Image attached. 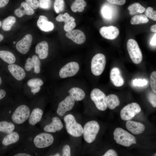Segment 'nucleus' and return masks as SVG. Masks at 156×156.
<instances>
[{
    "label": "nucleus",
    "instance_id": "27",
    "mask_svg": "<svg viewBox=\"0 0 156 156\" xmlns=\"http://www.w3.org/2000/svg\"><path fill=\"white\" fill-rule=\"evenodd\" d=\"M105 102L107 107L111 109L115 108L120 103L118 97L114 94H110L106 96Z\"/></svg>",
    "mask_w": 156,
    "mask_h": 156
},
{
    "label": "nucleus",
    "instance_id": "31",
    "mask_svg": "<svg viewBox=\"0 0 156 156\" xmlns=\"http://www.w3.org/2000/svg\"><path fill=\"white\" fill-rule=\"evenodd\" d=\"M86 2L84 0H75L71 6L72 10L74 12L77 11L82 12L86 5Z\"/></svg>",
    "mask_w": 156,
    "mask_h": 156
},
{
    "label": "nucleus",
    "instance_id": "56",
    "mask_svg": "<svg viewBox=\"0 0 156 156\" xmlns=\"http://www.w3.org/2000/svg\"><path fill=\"white\" fill-rule=\"evenodd\" d=\"M60 154L58 153H56L55 155V156H60Z\"/></svg>",
    "mask_w": 156,
    "mask_h": 156
},
{
    "label": "nucleus",
    "instance_id": "35",
    "mask_svg": "<svg viewBox=\"0 0 156 156\" xmlns=\"http://www.w3.org/2000/svg\"><path fill=\"white\" fill-rule=\"evenodd\" d=\"M56 18L57 21L60 22H64V23L70 21H75L74 18L70 16V15L67 12L64 14H59L56 17Z\"/></svg>",
    "mask_w": 156,
    "mask_h": 156
},
{
    "label": "nucleus",
    "instance_id": "50",
    "mask_svg": "<svg viewBox=\"0 0 156 156\" xmlns=\"http://www.w3.org/2000/svg\"><path fill=\"white\" fill-rule=\"evenodd\" d=\"M6 92L3 90L0 89V100L3 99L6 95Z\"/></svg>",
    "mask_w": 156,
    "mask_h": 156
},
{
    "label": "nucleus",
    "instance_id": "17",
    "mask_svg": "<svg viewBox=\"0 0 156 156\" xmlns=\"http://www.w3.org/2000/svg\"><path fill=\"white\" fill-rule=\"evenodd\" d=\"M110 77L112 82L116 87L121 86L124 83V79L121 75L120 69L118 68L114 67L111 69Z\"/></svg>",
    "mask_w": 156,
    "mask_h": 156
},
{
    "label": "nucleus",
    "instance_id": "28",
    "mask_svg": "<svg viewBox=\"0 0 156 156\" xmlns=\"http://www.w3.org/2000/svg\"><path fill=\"white\" fill-rule=\"evenodd\" d=\"M16 22V18L15 17L10 16L7 17L2 22V29L5 31H10Z\"/></svg>",
    "mask_w": 156,
    "mask_h": 156
},
{
    "label": "nucleus",
    "instance_id": "53",
    "mask_svg": "<svg viewBox=\"0 0 156 156\" xmlns=\"http://www.w3.org/2000/svg\"><path fill=\"white\" fill-rule=\"evenodd\" d=\"M4 38V36L3 34L0 33V42L3 41Z\"/></svg>",
    "mask_w": 156,
    "mask_h": 156
},
{
    "label": "nucleus",
    "instance_id": "5",
    "mask_svg": "<svg viewBox=\"0 0 156 156\" xmlns=\"http://www.w3.org/2000/svg\"><path fill=\"white\" fill-rule=\"evenodd\" d=\"M30 112V109L27 105H21L16 108L12 114V120L16 124H21L28 119Z\"/></svg>",
    "mask_w": 156,
    "mask_h": 156
},
{
    "label": "nucleus",
    "instance_id": "25",
    "mask_svg": "<svg viewBox=\"0 0 156 156\" xmlns=\"http://www.w3.org/2000/svg\"><path fill=\"white\" fill-rule=\"evenodd\" d=\"M0 58L9 64H14L16 61L14 55L11 52L5 50H0Z\"/></svg>",
    "mask_w": 156,
    "mask_h": 156
},
{
    "label": "nucleus",
    "instance_id": "8",
    "mask_svg": "<svg viewBox=\"0 0 156 156\" xmlns=\"http://www.w3.org/2000/svg\"><path fill=\"white\" fill-rule=\"evenodd\" d=\"M91 100L99 110L104 111L107 108L105 102L106 95L101 90L97 88L93 89L90 94Z\"/></svg>",
    "mask_w": 156,
    "mask_h": 156
},
{
    "label": "nucleus",
    "instance_id": "18",
    "mask_svg": "<svg viewBox=\"0 0 156 156\" xmlns=\"http://www.w3.org/2000/svg\"><path fill=\"white\" fill-rule=\"evenodd\" d=\"M37 25L41 30L44 32L51 31L54 27L53 23L49 21L47 18L44 15L39 16L37 22Z\"/></svg>",
    "mask_w": 156,
    "mask_h": 156
},
{
    "label": "nucleus",
    "instance_id": "55",
    "mask_svg": "<svg viewBox=\"0 0 156 156\" xmlns=\"http://www.w3.org/2000/svg\"><path fill=\"white\" fill-rule=\"evenodd\" d=\"M2 21H1L0 20V28L1 27L2 25Z\"/></svg>",
    "mask_w": 156,
    "mask_h": 156
},
{
    "label": "nucleus",
    "instance_id": "12",
    "mask_svg": "<svg viewBox=\"0 0 156 156\" xmlns=\"http://www.w3.org/2000/svg\"><path fill=\"white\" fill-rule=\"evenodd\" d=\"M75 103V100L71 96H67L59 103L57 109V113L59 115L63 116L66 112L72 109Z\"/></svg>",
    "mask_w": 156,
    "mask_h": 156
},
{
    "label": "nucleus",
    "instance_id": "42",
    "mask_svg": "<svg viewBox=\"0 0 156 156\" xmlns=\"http://www.w3.org/2000/svg\"><path fill=\"white\" fill-rule=\"evenodd\" d=\"M133 83L135 86L143 87L147 84L148 81L145 79H135L133 81Z\"/></svg>",
    "mask_w": 156,
    "mask_h": 156
},
{
    "label": "nucleus",
    "instance_id": "11",
    "mask_svg": "<svg viewBox=\"0 0 156 156\" xmlns=\"http://www.w3.org/2000/svg\"><path fill=\"white\" fill-rule=\"evenodd\" d=\"M32 40L33 37L31 34H26L16 43V48L17 50L22 54H27L30 49Z\"/></svg>",
    "mask_w": 156,
    "mask_h": 156
},
{
    "label": "nucleus",
    "instance_id": "36",
    "mask_svg": "<svg viewBox=\"0 0 156 156\" xmlns=\"http://www.w3.org/2000/svg\"><path fill=\"white\" fill-rule=\"evenodd\" d=\"M145 15L148 18L155 21H156V11L153 10L152 8L148 7L146 9Z\"/></svg>",
    "mask_w": 156,
    "mask_h": 156
},
{
    "label": "nucleus",
    "instance_id": "40",
    "mask_svg": "<svg viewBox=\"0 0 156 156\" xmlns=\"http://www.w3.org/2000/svg\"><path fill=\"white\" fill-rule=\"evenodd\" d=\"M25 70L27 72L30 71L34 68V64L31 58H28L25 62L24 66Z\"/></svg>",
    "mask_w": 156,
    "mask_h": 156
},
{
    "label": "nucleus",
    "instance_id": "38",
    "mask_svg": "<svg viewBox=\"0 0 156 156\" xmlns=\"http://www.w3.org/2000/svg\"><path fill=\"white\" fill-rule=\"evenodd\" d=\"M39 7L44 9H49L51 6V0H39Z\"/></svg>",
    "mask_w": 156,
    "mask_h": 156
},
{
    "label": "nucleus",
    "instance_id": "41",
    "mask_svg": "<svg viewBox=\"0 0 156 156\" xmlns=\"http://www.w3.org/2000/svg\"><path fill=\"white\" fill-rule=\"evenodd\" d=\"M148 99L150 103L154 107H156V95L154 92H149L148 94Z\"/></svg>",
    "mask_w": 156,
    "mask_h": 156
},
{
    "label": "nucleus",
    "instance_id": "34",
    "mask_svg": "<svg viewBox=\"0 0 156 156\" xmlns=\"http://www.w3.org/2000/svg\"><path fill=\"white\" fill-rule=\"evenodd\" d=\"M34 64V72L36 74H39L40 71L41 62L38 56L36 55H34L32 57Z\"/></svg>",
    "mask_w": 156,
    "mask_h": 156
},
{
    "label": "nucleus",
    "instance_id": "24",
    "mask_svg": "<svg viewBox=\"0 0 156 156\" xmlns=\"http://www.w3.org/2000/svg\"><path fill=\"white\" fill-rule=\"evenodd\" d=\"M19 139V135L16 132L12 131L8 134L3 138L2 144L8 146L17 142Z\"/></svg>",
    "mask_w": 156,
    "mask_h": 156
},
{
    "label": "nucleus",
    "instance_id": "9",
    "mask_svg": "<svg viewBox=\"0 0 156 156\" xmlns=\"http://www.w3.org/2000/svg\"><path fill=\"white\" fill-rule=\"evenodd\" d=\"M54 140V138L51 134L47 133H42L35 137L33 142L36 147L41 148L51 146L53 144Z\"/></svg>",
    "mask_w": 156,
    "mask_h": 156
},
{
    "label": "nucleus",
    "instance_id": "13",
    "mask_svg": "<svg viewBox=\"0 0 156 156\" xmlns=\"http://www.w3.org/2000/svg\"><path fill=\"white\" fill-rule=\"evenodd\" d=\"M99 32L104 38L109 40H113L118 36L119 30L117 27L113 26H103L100 28Z\"/></svg>",
    "mask_w": 156,
    "mask_h": 156
},
{
    "label": "nucleus",
    "instance_id": "43",
    "mask_svg": "<svg viewBox=\"0 0 156 156\" xmlns=\"http://www.w3.org/2000/svg\"><path fill=\"white\" fill-rule=\"evenodd\" d=\"M27 3L33 9H36L39 7V3L38 0H25Z\"/></svg>",
    "mask_w": 156,
    "mask_h": 156
},
{
    "label": "nucleus",
    "instance_id": "32",
    "mask_svg": "<svg viewBox=\"0 0 156 156\" xmlns=\"http://www.w3.org/2000/svg\"><path fill=\"white\" fill-rule=\"evenodd\" d=\"M148 21L149 19L145 15L140 14L133 16L131 20L130 23L132 25H136L146 23Z\"/></svg>",
    "mask_w": 156,
    "mask_h": 156
},
{
    "label": "nucleus",
    "instance_id": "23",
    "mask_svg": "<svg viewBox=\"0 0 156 156\" xmlns=\"http://www.w3.org/2000/svg\"><path fill=\"white\" fill-rule=\"evenodd\" d=\"M43 114V112L41 109L34 108L32 111L29 118V124L32 126L35 125L41 120Z\"/></svg>",
    "mask_w": 156,
    "mask_h": 156
},
{
    "label": "nucleus",
    "instance_id": "14",
    "mask_svg": "<svg viewBox=\"0 0 156 156\" xmlns=\"http://www.w3.org/2000/svg\"><path fill=\"white\" fill-rule=\"evenodd\" d=\"M8 68L13 77L18 81L23 80L26 76L25 70L17 64H9L8 66Z\"/></svg>",
    "mask_w": 156,
    "mask_h": 156
},
{
    "label": "nucleus",
    "instance_id": "26",
    "mask_svg": "<svg viewBox=\"0 0 156 156\" xmlns=\"http://www.w3.org/2000/svg\"><path fill=\"white\" fill-rule=\"evenodd\" d=\"M68 92L70 95L76 101L82 100L85 96L84 91L79 88H72L69 90Z\"/></svg>",
    "mask_w": 156,
    "mask_h": 156
},
{
    "label": "nucleus",
    "instance_id": "20",
    "mask_svg": "<svg viewBox=\"0 0 156 156\" xmlns=\"http://www.w3.org/2000/svg\"><path fill=\"white\" fill-rule=\"evenodd\" d=\"M35 51L40 59L43 60L47 58L49 53L48 43L43 41L38 43L36 46Z\"/></svg>",
    "mask_w": 156,
    "mask_h": 156
},
{
    "label": "nucleus",
    "instance_id": "39",
    "mask_svg": "<svg viewBox=\"0 0 156 156\" xmlns=\"http://www.w3.org/2000/svg\"><path fill=\"white\" fill-rule=\"evenodd\" d=\"M64 23V30L67 32L73 30L76 26L75 23L73 21H70Z\"/></svg>",
    "mask_w": 156,
    "mask_h": 156
},
{
    "label": "nucleus",
    "instance_id": "37",
    "mask_svg": "<svg viewBox=\"0 0 156 156\" xmlns=\"http://www.w3.org/2000/svg\"><path fill=\"white\" fill-rule=\"evenodd\" d=\"M150 85L152 91L156 93V72L154 71L151 74L150 77Z\"/></svg>",
    "mask_w": 156,
    "mask_h": 156
},
{
    "label": "nucleus",
    "instance_id": "29",
    "mask_svg": "<svg viewBox=\"0 0 156 156\" xmlns=\"http://www.w3.org/2000/svg\"><path fill=\"white\" fill-rule=\"evenodd\" d=\"M128 9L131 15L142 13L145 10V8L140 3L137 2L133 3L129 5Z\"/></svg>",
    "mask_w": 156,
    "mask_h": 156
},
{
    "label": "nucleus",
    "instance_id": "2",
    "mask_svg": "<svg viewBox=\"0 0 156 156\" xmlns=\"http://www.w3.org/2000/svg\"><path fill=\"white\" fill-rule=\"evenodd\" d=\"M64 119L66 131L69 134L76 137H80L83 134V127L80 124L77 122L73 115L68 114L65 116Z\"/></svg>",
    "mask_w": 156,
    "mask_h": 156
},
{
    "label": "nucleus",
    "instance_id": "47",
    "mask_svg": "<svg viewBox=\"0 0 156 156\" xmlns=\"http://www.w3.org/2000/svg\"><path fill=\"white\" fill-rule=\"evenodd\" d=\"M103 156H117L118 155L116 151L113 149H109L103 155Z\"/></svg>",
    "mask_w": 156,
    "mask_h": 156
},
{
    "label": "nucleus",
    "instance_id": "45",
    "mask_svg": "<svg viewBox=\"0 0 156 156\" xmlns=\"http://www.w3.org/2000/svg\"><path fill=\"white\" fill-rule=\"evenodd\" d=\"M111 11L110 9L105 7L103 8L102 10V13L104 17L107 18H110L111 16L110 15L112 14Z\"/></svg>",
    "mask_w": 156,
    "mask_h": 156
},
{
    "label": "nucleus",
    "instance_id": "22",
    "mask_svg": "<svg viewBox=\"0 0 156 156\" xmlns=\"http://www.w3.org/2000/svg\"><path fill=\"white\" fill-rule=\"evenodd\" d=\"M44 83L43 81L39 78H33L27 82V85L31 89V92L35 94L38 92L41 89V86Z\"/></svg>",
    "mask_w": 156,
    "mask_h": 156
},
{
    "label": "nucleus",
    "instance_id": "54",
    "mask_svg": "<svg viewBox=\"0 0 156 156\" xmlns=\"http://www.w3.org/2000/svg\"><path fill=\"white\" fill-rule=\"evenodd\" d=\"M2 82V79H1V77L0 76V85L1 84Z\"/></svg>",
    "mask_w": 156,
    "mask_h": 156
},
{
    "label": "nucleus",
    "instance_id": "44",
    "mask_svg": "<svg viewBox=\"0 0 156 156\" xmlns=\"http://www.w3.org/2000/svg\"><path fill=\"white\" fill-rule=\"evenodd\" d=\"M71 155L70 148L69 145H65L62 149L63 156H70Z\"/></svg>",
    "mask_w": 156,
    "mask_h": 156
},
{
    "label": "nucleus",
    "instance_id": "49",
    "mask_svg": "<svg viewBox=\"0 0 156 156\" xmlns=\"http://www.w3.org/2000/svg\"><path fill=\"white\" fill-rule=\"evenodd\" d=\"M156 33L151 38L150 44L152 46H156Z\"/></svg>",
    "mask_w": 156,
    "mask_h": 156
},
{
    "label": "nucleus",
    "instance_id": "33",
    "mask_svg": "<svg viewBox=\"0 0 156 156\" xmlns=\"http://www.w3.org/2000/svg\"><path fill=\"white\" fill-rule=\"evenodd\" d=\"M65 3L64 0H55L54 8L56 13L58 14L64 11Z\"/></svg>",
    "mask_w": 156,
    "mask_h": 156
},
{
    "label": "nucleus",
    "instance_id": "51",
    "mask_svg": "<svg viewBox=\"0 0 156 156\" xmlns=\"http://www.w3.org/2000/svg\"><path fill=\"white\" fill-rule=\"evenodd\" d=\"M14 156H30L31 155L29 154L25 153H17L14 155Z\"/></svg>",
    "mask_w": 156,
    "mask_h": 156
},
{
    "label": "nucleus",
    "instance_id": "3",
    "mask_svg": "<svg viewBox=\"0 0 156 156\" xmlns=\"http://www.w3.org/2000/svg\"><path fill=\"white\" fill-rule=\"evenodd\" d=\"M100 127L98 122L92 120L87 122L83 128V136L85 140L90 143L95 140L99 132Z\"/></svg>",
    "mask_w": 156,
    "mask_h": 156
},
{
    "label": "nucleus",
    "instance_id": "7",
    "mask_svg": "<svg viewBox=\"0 0 156 156\" xmlns=\"http://www.w3.org/2000/svg\"><path fill=\"white\" fill-rule=\"evenodd\" d=\"M141 108L137 103H132L125 106L121 110L120 116L124 120H131L141 111Z\"/></svg>",
    "mask_w": 156,
    "mask_h": 156
},
{
    "label": "nucleus",
    "instance_id": "19",
    "mask_svg": "<svg viewBox=\"0 0 156 156\" xmlns=\"http://www.w3.org/2000/svg\"><path fill=\"white\" fill-rule=\"evenodd\" d=\"M63 127L60 119L57 117H54L53 118L51 123L44 127V130L47 132L55 133L61 130Z\"/></svg>",
    "mask_w": 156,
    "mask_h": 156
},
{
    "label": "nucleus",
    "instance_id": "48",
    "mask_svg": "<svg viewBox=\"0 0 156 156\" xmlns=\"http://www.w3.org/2000/svg\"><path fill=\"white\" fill-rule=\"evenodd\" d=\"M9 0H0V10L5 7L8 4Z\"/></svg>",
    "mask_w": 156,
    "mask_h": 156
},
{
    "label": "nucleus",
    "instance_id": "4",
    "mask_svg": "<svg viewBox=\"0 0 156 156\" xmlns=\"http://www.w3.org/2000/svg\"><path fill=\"white\" fill-rule=\"evenodd\" d=\"M127 49L133 62L135 64L140 63L142 60V55L137 42L133 39H129L127 42Z\"/></svg>",
    "mask_w": 156,
    "mask_h": 156
},
{
    "label": "nucleus",
    "instance_id": "10",
    "mask_svg": "<svg viewBox=\"0 0 156 156\" xmlns=\"http://www.w3.org/2000/svg\"><path fill=\"white\" fill-rule=\"evenodd\" d=\"M79 69V65L77 62H69L61 69L59 73V76L62 78L73 76L78 72Z\"/></svg>",
    "mask_w": 156,
    "mask_h": 156
},
{
    "label": "nucleus",
    "instance_id": "1",
    "mask_svg": "<svg viewBox=\"0 0 156 156\" xmlns=\"http://www.w3.org/2000/svg\"><path fill=\"white\" fill-rule=\"evenodd\" d=\"M113 135L116 143L124 146L129 147L136 143V138L133 135L121 128H116Z\"/></svg>",
    "mask_w": 156,
    "mask_h": 156
},
{
    "label": "nucleus",
    "instance_id": "46",
    "mask_svg": "<svg viewBox=\"0 0 156 156\" xmlns=\"http://www.w3.org/2000/svg\"><path fill=\"white\" fill-rule=\"evenodd\" d=\"M108 2L118 5H123L126 2V0H106Z\"/></svg>",
    "mask_w": 156,
    "mask_h": 156
},
{
    "label": "nucleus",
    "instance_id": "15",
    "mask_svg": "<svg viewBox=\"0 0 156 156\" xmlns=\"http://www.w3.org/2000/svg\"><path fill=\"white\" fill-rule=\"evenodd\" d=\"M66 36L78 44H83L86 40V37L84 33L79 29H73L68 31L66 33Z\"/></svg>",
    "mask_w": 156,
    "mask_h": 156
},
{
    "label": "nucleus",
    "instance_id": "6",
    "mask_svg": "<svg viewBox=\"0 0 156 156\" xmlns=\"http://www.w3.org/2000/svg\"><path fill=\"white\" fill-rule=\"evenodd\" d=\"M106 62L105 55L99 53L92 58L91 62V70L92 74L96 76L101 75L104 70Z\"/></svg>",
    "mask_w": 156,
    "mask_h": 156
},
{
    "label": "nucleus",
    "instance_id": "16",
    "mask_svg": "<svg viewBox=\"0 0 156 156\" xmlns=\"http://www.w3.org/2000/svg\"><path fill=\"white\" fill-rule=\"evenodd\" d=\"M126 125L129 131L135 135L142 133L145 129V126L142 123L130 120L127 121Z\"/></svg>",
    "mask_w": 156,
    "mask_h": 156
},
{
    "label": "nucleus",
    "instance_id": "30",
    "mask_svg": "<svg viewBox=\"0 0 156 156\" xmlns=\"http://www.w3.org/2000/svg\"><path fill=\"white\" fill-rule=\"evenodd\" d=\"M15 128L14 124L6 121H0V132L7 134L13 131Z\"/></svg>",
    "mask_w": 156,
    "mask_h": 156
},
{
    "label": "nucleus",
    "instance_id": "21",
    "mask_svg": "<svg viewBox=\"0 0 156 156\" xmlns=\"http://www.w3.org/2000/svg\"><path fill=\"white\" fill-rule=\"evenodd\" d=\"M14 14L17 17L21 18L25 15H31L34 14V9L27 3L22 2L20 7L14 11Z\"/></svg>",
    "mask_w": 156,
    "mask_h": 156
},
{
    "label": "nucleus",
    "instance_id": "52",
    "mask_svg": "<svg viewBox=\"0 0 156 156\" xmlns=\"http://www.w3.org/2000/svg\"><path fill=\"white\" fill-rule=\"evenodd\" d=\"M150 30L152 32H156V25L154 24L152 25L150 28Z\"/></svg>",
    "mask_w": 156,
    "mask_h": 156
}]
</instances>
